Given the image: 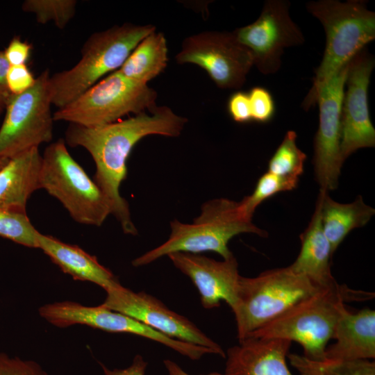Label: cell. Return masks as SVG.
Returning <instances> with one entry per match:
<instances>
[{
    "instance_id": "obj_1",
    "label": "cell",
    "mask_w": 375,
    "mask_h": 375,
    "mask_svg": "<svg viewBox=\"0 0 375 375\" xmlns=\"http://www.w3.org/2000/svg\"><path fill=\"white\" fill-rule=\"evenodd\" d=\"M187 118L176 114L169 107L155 106L151 110L124 120L94 127L69 124L65 142L81 147L92 157L96 172L94 181L108 200L113 215L124 233L136 235L128 203L119 192L127 176L126 162L134 146L150 135L178 137Z\"/></svg>"
},
{
    "instance_id": "obj_2",
    "label": "cell",
    "mask_w": 375,
    "mask_h": 375,
    "mask_svg": "<svg viewBox=\"0 0 375 375\" xmlns=\"http://www.w3.org/2000/svg\"><path fill=\"white\" fill-rule=\"evenodd\" d=\"M306 9L321 22L326 39L312 85L301 104L308 110L315 106L319 88L375 39V13L362 0L310 1Z\"/></svg>"
},
{
    "instance_id": "obj_3",
    "label": "cell",
    "mask_w": 375,
    "mask_h": 375,
    "mask_svg": "<svg viewBox=\"0 0 375 375\" xmlns=\"http://www.w3.org/2000/svg\"><path fill=\"white\" fill-rule=\"evenodd\" d=\"M156 31L152 24L125 23L92 34L82 47L79 61L72 68L49 76L52 105L62 108L118 70L136 46Z\"/></svg>"
},
{
    "instance_id": "obj_4",
    "label": "cell",
    "mask_w": 375,
    "mask_h": 375,
    "mask_svg": "<svg viewBox=\"0 0 375 375\" xmlns=\"http://www.w3.org/2000/svg\"><path fill=\"white\" fill-rule=\"evenodd\" d=\"M360 293H356L338 283L321 288L247 338H281L295 341L301 345L303 356L307 358L324 360L327 344L333 338L340 317L347 310L345 301L372 294Z\"/></svg>"
},
{
    "instance_id": "obj_5",
    "label": "cell",
    "mask_w": 375,
    "mask_h": 375,
    "mask_svg": "<svg viewBox=\"0 0 375 375\" xmlns=\"http://www.w3.org/2000/svg\"><path fill=\"white\" fill-rule=\"evenodd\" d=\"M200 215L191 224L177 219L170 222L171 233L160 246L132 261L134 267L150 264L158 258L176 252L201 253L213 251L223 259L233 256L229 241L241 233H253L267 237V231L245 217L239 203L226 198H217L204 203Z\"/></svg>"
},
{
    "instance_id": "obj_6",
    "label": "cell",
    "mask_w": 375,
    "mask_h": 375,
    "mask_svg": "<svg viewBox=\"0 0 375 375\" xmlns=\"http://www.w3.org/2000/svg\"><path fill=\"white\" fill-rule=\"evenodd\" d=\"M320 288L289 267L267 270L256 277L240 276L231 307L239 342Z\"/></svg>"
},
{
    "instance_id": "obj_7",
    "label": "cell",
    "mask_w": 375,
    "mask_h": 375,
    "mask_svg": "<svg viewBox=\"0 0 375 375\" xmlns=\"http://www.w3.org/2000/svg\"><path fill=\"white\" fill-rule=\"evenodd\" d=\"M39 183L40 188L57 199L80 224L100 226L112 214L108 200L72 157L62 139L46 147Z\"/></svg>"
},
{
    "instance_id": "obj_8",
    "label": "cell",
    "mask_w": 375,
    "mask_h": 375,
    "mask_svg": "<svg viewBox=\"0 0 375 375\" xmlns=\"http://www.w3.org/2000/svg\"><path fill=\"white\" fill-rule=\"evenodd\" d=\"M157 92L147 84L127 78L119 70L109 74L76 99L53 113L54 121L94 127L119 121L133 113L150 111Z\"/></svg>"
},
{
    "instance_id": "obj_9",
    "label": "cell",
    "mask_w": 375,
    "mask_h": 375,
    "mask_svg": "<svg viewBox=\"0 0 375 375\" xmlns=\"http://www.w3.org/2000/svg\"><path fill=\"white\" fill-rule=\"evenodd\" d=\"M49 76V70H44L31 88L10 97L0 128V158L10 159L51 141L54 120Z\"/></svg>"
},
{
    "instance_id": "obj_10",
    "label": "cell",
    "mask_w": 375,
    "mask_h": 375,
    "mask_svg": "<svg viewBox=\"0 0 375 375\" xmlns=\"http://www.w3.org/2000/svg\"><path fill=\"white\" fill-rule=\"evenodd\" d=\"M175 60L199 66L222 89L240 88L253 66L251 51L227 31H206L187 37Z\"/></svg>"
},
{
    "instance_id": "obj_11",
    "label": "cell",
    "mask_w": 375,
    "mask_h": 375,
    "mask_svg": "<svg viewBox=\"0 0 375 375\" xmlns=\"http://www.w3.org/2000/svg\"><path fill=\"white\" fill-rule=\"evenodd\" d=\"M39 312L42 317L57 327L84 324L109 333L133 334L159 342L192 360H198L210 353L206 347L165 335L103 304L85 306L72 301L57 302L42 306Z\"/></svg>"
},
{
    "instance_id": "obj_12",
    "label": "cell",
    "mask_w": 375,
    "mask_h": 375,
    "mask_svg": "<svg viewBox=\"0 0 375 375\" xmlns=\"http://www.w3.org/2000/svg\"><path fill=\"white\" fill-rule=\"evenodd\" d=\"M289 7L288 1L267 0L254 22L232 31L251 51L253 65L265 75L279 70L285 48L299 46L305 41L290 15Z\"/></svg>"
},
{
    "instance_id": "obj_13",
    "label": "cell",
    "mask_w": 375,
    "mask_h": 375,
    "mask_svg": "<svg viewBox=\"0 0 375 375\" xmlns=\"http://www.w3.org/2000/svg\"><path fill=\"white\" fill-rule=\"evenodd\" d=\"M351 61V60H350ZM349 62L318 90L319 126L314 141V169L320 190H335L344 162L340 153L342 106Z\"/></svg>"
},
{
    "instance_id": "obj_14",
    "label": "cell",
    "mask_w": 375,
    "mask_h": 375,
    "mask_svg": "<svg viewBox=\"0 0 375 375\" xmlns=\"http://www.w3.org/2000/svg\"><path fill=\"white\" fill-rule=\"evenodd\" d=\"M103 304L132 317L169 338L206 347L226 358L222 347L185 317L169 310L156 297L144 292H135L121 284L106 291Z\"/></svg>"
},
{
    "instance_id": "obj_15",
    "label": "cell",
    "mask_w": 375,
    "mask_h": 375,
    "mask_svg": "<svg viewBox=\"0 0 375 375\" xmlns=\"http://www.w3.org/2000/svg\"><path fill=\"white\" fill-rule=\"evenodd\" d=\"M374 65V58L366 48L349 62L341 117L340 153L344 161L360 149L375 146V129L368 106V88Z\"/></svg>"
},
{
    "instance_id": "obj_16",
    "label": "cell",
    "mask_w": 375,
    "mask_h": 375,
    "mask_svg": "<svg viewBox=\"0 0 375 375\" xmlns=\"http://www.w3.org/2000/svg\"><path fill=\"white\" fill-rule=\"evenodd\" d=\"M167 256L178 270L191 279L203 308L218 307L221 301L230 307L233 306L240 276L234 256L221 261L200 253L176 252Z\"/></svg>"
},
{
    "instance_id": "obj_17",
    "label": "cell",
    "mask_w": 375,
    "mask_h": 375,
    "mask_svg": "<svg viewBox=\"0 0 375 375\" xmlns=\"http://www.w3.org/2000/svg\"><path fill=\"white\" fill-rule=\"evenodd\" d=\"M292 342L249 337L226 353V375H292L286 358Z\"/></svg>"
},
{
    "instance_id": "obj_18",
    "label": "cell",
    "mask_w": 375,
    "mask_h": 375,
    "mask_svg": "<svg viewBox=\"0 0 375 375\" xmlns=\"http://www.w3.org/2000/svg\"><path fill=\"white\" fill-rule=\"evenodd\" d=\"M333 344L327 346L326 359L372 360L375 358V311L364 308L356 313L347 310L334 331Z\"/></svg>"
},
{
    "instance_id": "obj_19",
    "label": "cell",
    "mask_w": 375,
    "mask_h": 375,
    "mask_svg": "<svg viewBox=\"0 0 375 375\" xmlns=\"http://www.w3.org/2000/svg\"><path fill=\"white\" fill-rule=\"evenodd\" d=\"M38 249L74 280L92 282L106 291L120 284L114 274L101 265L95 256L76 245L65 243L40 232L38 233Z\"/></svg>"
},
{
    "instance_id": "obj_20",
    "label": "cell",
    "mask_w": 375,
    "mask_h": 375,
    "mask_svg": "<svg viewBox=\"0 0 375 375\" xmlns=\"http://www.w3.org/2000/svg\"><path fill=\"white\" fill-rule=\"evenodd\" d=\"M41 162L37 147L9 159L0 169V209L26 212L28 199L40 188Z\"/></svg>"
},
{
    "instance_id": "obj_21",
    "label": "cell",
    "mask_w": 375,
    "mask_h": 375,
    "mask_svg": "<svg viewBox=\"0 0 375 375\" xmlns=\"http://www.w3.org/2000/svg\"><path fill=\"white\" fill-rule=\"evenodd\" d=\"M301 249L294 262L288 266L294 272L302 274L323 288L337 283L331 274V244L322 228L320 201L317 198L312 219L300 236Z\"/></svg>"
},
{
    "instance_id": "obj_22",
    "label": "cell",
    "mask_w": 375,
    "mask_h": 375,
    "mask_svg": "<svg viewBox=\"0 0 375 375\" xmlns=\"http://www.w3.org/2000/svg\"><path fill=\"white\" fill-rule=\"evenodd\" d=\"M318 199L322 228L333 254L353 229L366 225L375 213L361 196L351 203H341L333 200L328 192L320 190Z\"/></svg>"
},
{
    "instance_id": "obj_23",
    "label": "cell",
    "mask_w": 375,
    "mask_h": 375,
    "mask_svg": "<svg viewBox=\"0 0 375 375\" xmlns=\"http://www.w3.org/2000/svg\"><path fill=\"white\" fill-rule=\"evenodd\" d=\"M167 52L164 34L155 31L136 46L118 70L128 79L147 84L166 68Z\"/></svg>"
},
{
    "instance_id": "obj_24",
    "label": "cell",
    "mask_w": 375,
    "mask_h": 375,
    "mask_svg": "<svg viewBox=\"0 0 375 375\" xmlns=\"http://www.w3.org/2000/svg\"><path fill=\"white\" fill-rule=\"evenodd\" d=\"M287 357L300 375H375L374 360L327 358L313 360L297 353H288Z\"/></svg>"
},
{
    "instance_id": "obj_25",
    "label": "cell",
    "mask_w": 375,
    "mask_h": 375,
    "mask_svg": "<svg viewBox=\"0 0 375 375\" xmlns=\"http://www.w3.org/2000/svg\"><path fill=\"white\" fill-rule=\"evenodd\" d=\"M297 133L288 131L268 163V170L276 175L299 178L303 172L306 154L297 144Z\"/></svg>"
},
{
    "instance_id": "obj_26",
    "label": "cell",
    "mask_w": 375,
    "mask_h": 375,
    "mask_svg": "<svg viewBox=\"0 0 375 375\" xmlns=\"http://www.w3.org/2000/svg\"><path fill=\"white\" fill-rule=\"evenodd\" d=\"M299 181V178L265 172L258 180L253 192L238 202L240 212L245 217L251 219L256 208L262 201L277 193L294 190L297 188Z\"/></svg>"
},
{
    "instance_id": "obj_27",
    "label": "cell",
    "mask_w": 375,
    "mask_h": 375,
    "mask_svg": "<svg viewBox=\"0 0 375 375\" xmlns=\"http://www.w3.org/2000/svg\"><path fill=\"white\" fill-rule=\"evenodd\" d=\"M77 1L75 0H26L22 8L24 12L33 13L40 24L53 22L63 29L74 17Z\"/></svg>"
},
{
    "instance_id": "obj_28",
    "label": "cell",
    "mask_w": 375,
    "mask_h": 375,
    "mask_svg": "<svg viewBox=\"0 0 375 375\" xmlns=\"http://www.w3.org/2000/svg\"><path fill=\"white\" fill-rule=\"evenodd\" d=\"M38 231L26 212L0 209V237L30 248H38Z\"/></svg>"
},
{
    "instance_id": "obj_29",
    "label": "cell",
    "mask_w": 375,
    "mask_h": 375,
    "mask_svg": "<svg viewBox=\"0 0 375 375\" xmlns=\"http://www.w3.org/2000/svg\"><path fill=\"white\" fill-rule=\"evenodd\" d=\"M251 121L267 123L275 114V102L272 94L262 87H254L248 93Z\"/></svg>"
},
{
    "instance_id": "obj_30",
    "label": "cell",
    "mask_w": 375,
    "mask_h": 375,
    "mask_svg": "<svg viewBox=\"0 0 375 375\" xmlns=\"http://www.w3.org/2000/svg\"><path fill=\"white\" fill-rule=\"evenodd\" d=\"M0 375H48L35 361L0 353Z\"/></svg>"
},
{
    "instance_id": "obj_31",
    "label": "cell",
    "mask_w": 375,
    "mask_h": 375,
    "mask_svg": "<svg viewBox=\"0 0 375 375\" xmlns=\"http://www.w3.org/2000/svg\"><path fill=\"white\" fill-rule=\"evenodd\" d=\"M36 78L26 65H10L6 75L8 89L12 94H20L31 88Z\"/></svg>"
},
{
    "instance_id": "obj_32",
    "label": "cell",
    "mask_w": 375,
    "mask_h": 375,
    "mask_svg": "<svg viewBox=\"0 0 375 375\" xmlns=\"http://www.w3.org/2000/svg\"><path fill=\"white\" fill-rule=\"evenodd\" d=\"M227 108L235 122L246 123L251 121L248 93L242 91L233 93L228 99Z\"/></svg>"
},
{
    "instance_id": "obj_33",
    "label": "cell",
    "mask_w": 375,
    "mask_h": 375,
    "mask_svg": "<svg viewBox=\"0 0 375 375\" xmlns=\"http://www.w3.org/2000/svg\"><path fill=\"white\" fill-rule=\"evenodd\" d=\"M32 47L27 42L22 41L19 37L13 38L3 51L10 65H26Z\"/></svg>"
},
{
    "instance_id": "obj_34",
    "label": "cell",
    "mask_w": 375,
    "mask_h": 375,
    "mask_svg": "<svg viewBox=\"0 0 375 375\" xmlns=\"http://www.w3.org/2000/svg\"><path fill=\"white\" fill-rule=\"evenodd\" d=\"M104 375H145L147 362L141 355H136L131 364L124 369H110L100 363Z\"/></svg>"
},
{
    "instance_id": "obj_35",
    "label": "cell",
    "mask_w": 375,
    "mask_h": 375,
    "mask_svg": "<svg viewBox=\"0 0 375 375\" xmlns=\"http://www.w3.org/2000/svg\"><path fill=\"white\" fill-rule=\"evenodd\" d=\"M9 67L10 64L6 58L3 51H0V114L3 109H6L12 95L8 89L6 81Z\"/></svg>"
},
{
    "instance_id": "obj_36",
    "label": "cell",
    "mask_w": 375,
    "mask_h": 375,
    "mask_svg": "<svg viewBox=\"0 0 375 375\" xmlns=\"http://www.w3.org/2000/svg\"><path fill=\"white\" fill-rule=\"evenodd\" d=\"M165 369L167 371L168 375H191L185 372L181 366H179L174 361L165 359L163 360ZM203 375H226L225 374H221L219 372H211L207 374Z\"/></svg>"
},
{
    "instance_id": "obj_37",
    "label": "cell",
    "mask_w": 375,
    "mask_h": 375,
    "mask_svg": "<svg viewBox=\"0 0 375 375\" xmlns=\"http://www.w3.org/2000/svg\"><path fill=\"white\" fill-rule=\"evenodd\" d=\"M8 160L9 159L0 158V169L7 164Z\"/></svg>"
}]
</instances>
